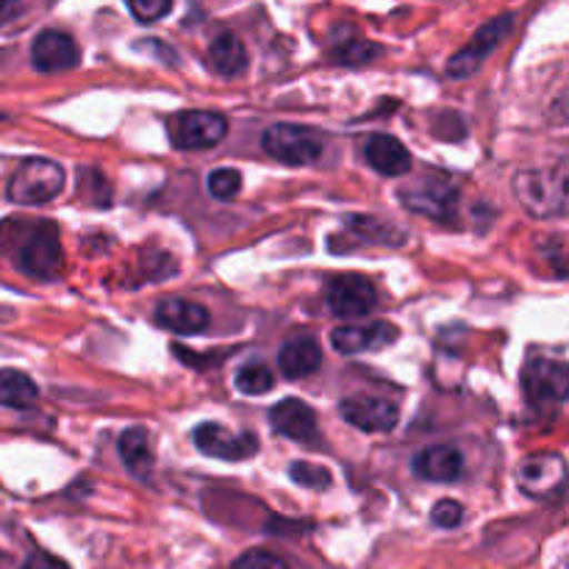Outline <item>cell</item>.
Returning a JSON list of instances; mask_svg holds the SVG:
<instances>
[{
  "label": "cell",
  "mask_w": 569,
  "mask_h": 569,
  "mask_svg": "<svg viewBox=\"0 0 569 569\" xmlns=\"http://www.w3.org/2000/svg\"><path fill=\"white\" fill-rule=\"evenodd\" d=\"M511 187L522 209L537 220L569 217V159L517 172Z\"/></svg>",
  "instance_id": "obj_1"
},
{
  "label": "cell",
  "mask_w": 569,
  "mask_h": 569,
  "mask_svg": "<svg viewBox=\"0 0 569 569\" xmlns=\"http://www.w3.org/2000/svg\"><path fill=\"white\" fill-rule=\"evenodd\" d=\"M61 189H64V170L56 161L28 159L17 167L6 194H9L11 203L42 206L50 203Z\"/></svg>",
  "instance_id": "obj_2"
},
{
  "label": "cell",
  "mask_w": 569,
  "mask_h": 569,
  "mask_svg": "<svg viewBox=\"0 0 569 569\" xmlns=\"http://www.w3.org/2000/svg\"><path fill=\"white\" fill-rule=\"evenodd\" d=\"M261 148L272 159L283 161V164L303 167L315 164L320 159L322 150H326V142H322V133L315 131V128L295 126V122H276L261 137Z\"/></svg>",
  "instance_id": "obj_3"
},
{
  "label": "cell",
  "mask_w": 569,
  "mask_h": 569,
  "mask_svg": "<svg viewBox=\"0 0 569 569\" xmlns=\"http://www.w3.org/2000/svg\"><path fill=\"white\" fill-rule=\"evenodd\" d=\"M400 200L415 214L448 222L459 211V187L448 176H422L400 189Z\"/></svg>",
  "instance_id": "obj_4"
},
{
  "label": "cell",
  "mask_w": 569,
  "mask_h": 569,
  "mask_svg": "<svg viewBox=\"0 0 569 569\" xmlns=\"http://www.w3.org/2000/svg\"><path fill=\"white\" fill-rule=\"evenodd\" d=\"M17 267L39 281H53L64 272V253H61L59 231L53 222H39L31 228L17 253Z\"/></svg>",
  "instance_id": "obj_5"
},
{
  "label": "cell",
  "mask_w": 569,
  "mask_h": 569,
  "mask_svg": "<svg viewBox=\"0 0 569 569\" xmlns=\"http://www.w3.org/2000/svg\"><path fill=\"white\" fill-rule=\"evenodd\" d=\"M517 483L533 500H556L569 483V467L559 453L526 456L517 467Z\"/></svg>",
  "instance_id": "obj_6"
},
{
  "label": "cell",
  "mask_w": 569,
  "mask_h": 569,
  "mask_svg": "<svg viewBox=\"0 0 569 569\" xmlns=\"http://www.w3.org/2000/svg\"><path fill=\"white\" fill-rule=\"evenodd\" d=\"M522 389L537 406H553L569 398V365L548 356H537L522 370Z\"/></svg>",
  "instance_id": "obj_7"
},
{
  "label": "cell",
  "mask_w": 569,
  "mask_h": 569,
  "mask_svg": "<svg viewBox=\"0 0 569 569\" xmlns=\"http://www.w3.org/2000/svg\"><path fill=\"white\" fill-rule=\"evenodd\" d=\"M228 120L217 111H181L170 120V142L178 150H206L226 139Z\"/></svg>",
  "instance_id": "obj_8"
},
{
  "label": "cell",
  "mask_w": 569,
  "mask_h": 569,
  "mask_svg": "<svg viewBox=\"0 0 569 569\" xmlns=\"http://www.w3.org/2000/svg\"><path fill=\"white\" fill-rule=\"evenodd\" d=\"M515 28V14H500L495 20H489L487 26L478 28V33L472 37V42L467 48H461L453 59L448 61V76L453 78H467L478 70V67L487 61V56L503 42L506 37Z\"/></svg>",
  "instance_id": "obj_9"
},
{
  "label": "cell",
  "mask_w": 569,
  "mask_h": 569,
  "mask_svg": "<svg viewBox=\"0 0 569 569\" xmlns=\"http://www.w3.org/2000/svg\"><path fill=\"white\" fill-rule=\"evenodd\" d=\"M328 309L331 315L342 317V320H356L376 309L378 292L367 278L361 276H339L328 283Z\"/></svg>",
  "instance_id": "obj_10"
},
{
  "label": "cell",
  "mask_w": 569,
  "mask_h": 569,
  "mask_svg": "<svg viewBox=\"0 0 569 569\" xmlns=\"http://www.w3.org/2000/svg\"><path fill=\"white\" fill-rule=\"evenodd\" d=\"M192 437L200 453L222 461H244L259 453V439L253 433H231L217 422H203V426L194 428Z\"/></svg>",
  "instance_id": "obj_11"
},
{
  "label": "cell",
  "mask_w": 569,
  "mask_h": 569,
  "mask_svg": "<svg viewBox=\"0 0 569 569\" xmlns=\"http://www.w3.org/2000/svg\"><path fill=\"white\" fill-rule=\"evenodd\" d=\"M339 415L348 426L367 433H389L398 428V406L383 398H348L339 403Z\"/></svg>",
  "instance_id": "obj_12"
},
{
  "label": "cell",
  "mask_w": 569,
  "mask_h": 569,
  "mask_svg": "<svg viewBox=\"0 0 569 569\" xmlns=\"http://www.w3.org/2000/svg\"><path fill=\"white\" fill-rule=\"evenodd\" d=\"M31 59L33 67L42 72H61V70H70V67L78 64L81 59V50H78L76 39L64 31H48L39 33L31 44Z\"/></svg>",
  "instance_id": "obj_13"
},
{
  "label": "cell",
  "mask_w": 569,
  "mask_h": 569,
  "mask_svg": "<svg viewBox=\"0 0 569 569\" xmlns=\"http://www.w3.org/2000/svg\"><path fill=\"white\" fill-rule=\"evenodd\" d=\"M398 339V328L389 322H367V326H342L331 333V345L337 353L353 356L367 350H381Z\"/></svg>",
  "instance_id": "obj_14"
},
{
  "label": "cell",
  "mask_w": 569,
  "mask_h": 569,
  "mask_svg": "<svg viewBox=\"0 0 569 569\" xmlns=\"http://www.w3.org/2000/svg\"><path fill=\"white\" fill-rule=\"evenodd\" d=\"M156 322L161 328L181 337H194V333L206 331L211 322V315L200 303L183 298H161L156 306Z\"/></svg>",
  "instance_id": "obj_15"
},
{
  "label": "cell",
  "mask_w": 569,
  "mask_h": 569,
  "mask_svg": "<svg viewBox=\"0 0 569 569\" xmlns=\"http://www.w3.org/2000/svg\"><path fill=\"white\" fill-rule=\"evenodd\" d=\"M270 426L272 431L281 433V437L292 439V442H315L317 439V417L303 400H281V403L272 406L270 411Z\"/></svg>",
  "instance_id": "obj_16"
},
{
  "label": "cell",
  "mask_w": 569,
  "mask_h": 569,
  "mask_svg": "<svg viewBox=\"0 0 569 569\" xmlns=\"http://www.w3.org/2000/svg\"><path fill=\"white\" fill-rule=\"evenodd\" d=\"M461 470H465V459L450 445H431L415 459V472L426 481L450 483L461 476Z\"/></svg>",
  "instance_id": "obj_17"
},
{
  "label": "cell",
  "mask_w": 569,
  "mask_h": 569,
  "mask_svg": "<svg viewBox=\"0 0 569 569\" xmlns=\"http://www.w3.org/2000/svg\"><path fill=\"white\" fill-rule=\"evenodd\" d=\"M365 156L381 176H406L411 167V153L406 150V144L389 133H376L367 139Z\"/></svg>",
  "instance_id": "obj_18"
},
{
  "label": "cell",
  "mask_w": 569,
  "mask_h": 569,
  "mask_svg": "<svg viewBox=\"0 0 569 569\" xmlns=\"http://www.w3.org/2000/svg\"><path fill=\"white\" fill-rule=\"evenodd\" d=\"M278 365H281V372L292 381H300V378L317 372V367L322 365V350L317 345V339L311 337H298L292 342H287L278 353Z\"/></svg>",
  "instance_id": "obj_19"
},
{
  "label": "cell",
  "mask_w": 569,
  "mask_h": 569,
  "mask_svg": "<svg viewBox=\"0 0 569 569\" xmlns=\"http://www.w3.org/2000/svg\"><path fill=\"white\" fill-rule=\"evenodd\" d=\"M209 61L214 67V72H220L222 78L242 76L248 70V50H244L242 39L237 33L226 31L220 37H214V42H211Z\"/></svg>",
  "instance_id": "obj_20"
},
{
  "label": "cell",
  "mask_w": 569,
  "mask_h": 569,
  "mask_svg": "<svg viewBox=\"0 0 569 569\" xmlns=\"http://www.w3.org/2000/svg\"><path fill=\"white\" fill-rule=\"evenodd\" d=\"M120 456L131 476H137L139 481H148L150 470H153V453H150V437L144 428H128V431H122Z\"/></svg>",
  "instance_id": "obj_21"
},
{
  "label": "cell",
  "mask_w": 569,
  "mask_h": 569,
  "mask_svg": "<svg viewBox=\"0 0 569 569\" xmlns=\"http://www.w3.org/2000/svg\"><path fill=\"white\" fill-rule=\"evenodd\" d=\"M37 398V383L26 372L0 370V406H6V409H31Z\"/></svg>",
  "instance_id": "obj_22"
},
{
  "label": "cell",
  "mask_w": 569,
  "mask_h": 569,
  "mask_svg": "<svg viewBox=\"0 0 569 569\" xmlns=\"http://www.w3.org/2000/svg\"><path fill=\"white\" fill-rule=\"evenodd\" d=\"M348 228L356 233H365L370 242H383V244L403 242V231H400V228H392L389 222L376 220V217H367V214L348 217Z\"/></svg>",
  "instance_id": "obj_23"
},
{
  "label": "cell",
  "mask_w": 569,
  "mask_h": 569,
  "mask_svg": "<svg viewBox=\"0 0 569 569\" xmlns=\"http://www.w3.org/2000/svg\"><path fill=\"white\" fill-rule=\"evenodd\" d=\"M289 478H292L298 487L317 489V492H322V489H328L333 483L331 470H326V467L320 465H309V461H295V465L289 467Z\"/></svg>",
  "instance_id": "obj_24"
},
{
  "label": "cell",
  "mask_w": 569,
  "mask_h": 569,
  "mask_svg": "<svg viewBox=\"0 0 569 569\" xmlns=\"http://www.w3.org/2000/svg\"><path fill=\"white\" fill-rule=\"evenodd\" d=\"M272 383H276V378H272V372L264 365L242 367L237 376V389L244 395H264L270 392Z\"/></svg>",
  "instance_id": "obj_25"
},
{
  "label": "cell",
  "mask_w": 569,
  "mask_h": 569,
  "mask_svg": "<svg viewBox=\"0 0 569 569\" xmlns=\"http://www.w3.org/2000/svg\"><path fill=\"white\" fill-rule=\"evenodd\" d=\"M239 189H242V176L237 170H231V167L209 172V192L217 200H233Z\"/></svg>",
  "instance_id": "obj_26"
},
{
  "label": "cell",
  "mask_w": 569,
  "mask_h": 569,
  "mask_svg": "<svg viewBox=\"0 0 569 569\" xmlns=\"http://www.w3.org/2000/svg\"><path fill=\"white\" fill-rule=\"evenodd\" d=\"M337 56L342 64L359 67V64H370L376 56H381V48L372 42H367V39H350L348 44H342V48H339Z\"/></svg>",
  "instance_id": "obj_27"
},
{
  "label": "cell",
  "mask_w": 569,
  "mask_h": 569,
  "mask_svg": "<svg viewBox=\"0 0 569 569\" xmlns=\"http://www.w3.org/2000/svg\"><path fill=\"white\" fill-rule=\"evenodd\" d=\"M128 9H131V14L137 17L139 22H159L161 17L170 14L172 9V0H126Z\"/></svg>",
  "instance_id": "obj_28"
},
{
  "label": "cell",
  "mask_w": 569,
  "mask_h": 569,
  "mask_svg": "<svg viewBox=\"0 0 569 569\" xmlns=\"http://www.w3.org/2000/svg\"><path fill=\"white\" fill-rule=\"evenodd\" d=\"M231 569H289V567L281 556L267 553V550H248V553H242L237 561H233Z\"/></svg>",
  "instance_id": "obj_29"
},
{
  "label": "cell",
  "mask_w": 569,
  "mask_h": 569,
  "mask_svg": "<svg viewBox=\"0 0 569 569\" xmlns=\"http://www.w3.org/2000/svg\"><path fill=\"white\" fill-rule=\"evenodd\" d=\"M465 520V509L456 500H439L431 511V522L437 528H459Z\"/></svg>",
  "instance_id": "obj_30"
},
{
  "label": "cell",
  "mask_w": 569,
  "mask_h": 569,
  "mask_svg": "<svg viewBox=\"0 0 569 569\" xmlns=\"http://www.w3.org/2000/svg\"><path fill=\"white\" fill-rule=\"evenodd\" d=\"M22 569H70V565H67V561H61V559H56V556L42 553V550H39V553L28 556Z\"/></svg>",
  "instance_id": "obj_31"
},
{
  "label": "cell",
  "mask_w": 569,
  "mask_h": 569,
  "mask_svg": "<svg viewBox=\"0 0 569 569\" xmlns=\"http://www.w3.org/2000/svg\"><path fill=\"white\" fill-rule=\"evenodd\" d=\"M22 0H0V28L9 26L14 17H20Z\"/></svg>",
  "instance_id": "obj_32"
},
{
  "label": "cell",
  "mask_w": 569,
  "mask_h": 569,
  "mask_svg": "<svg viewBox=\"0 0 569 569\" xmlns=\"http://www.w3.org/2000/svg\"><path fill=\"white\" fill-rule=\"evenodd\" d=\"M556 569H569V559H567V561H561V565L556 567Z\"/></svg>",
  "instance_id": "obj_33"
}]
</instances>
